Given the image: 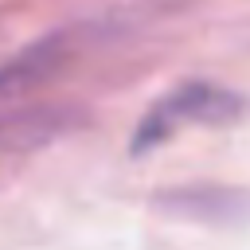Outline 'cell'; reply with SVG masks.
Masks as SVG:
<instances>
[{
	"instance_id": "7a4b0ae2",
	"label": "cell",
	"mask_w": 250,
	"mask_h": 250,
	"mask_svg": "<svg viewBox=\"0 0 250 250\" xmlns=\"http://www.w3.org/2000/svg\"><path fill=\"white\" fill-rule=\"evenodd\" d=\"M66 55H70V47H66L62 35L39 39V43H31L27 51H20L12 62L0 66V102L20 98V94L35 90L39 82H47V78L66 62Z\"/></svg>"
},
{
	"instance_id": "3957f363",
	"label": "cell",
	"mask_w": 250,
	"mask_h": 250,
	"mask_svg": "<svg viewBox=\"0 0 250 250\" xmlns=\"http://www.w3.org/2000/svg\"><path fill=\"white\" fill-rule=\"evenodd\" d=\"M51 121V113H20V117H0V152L8 148H23L27 141H35Z\"/></svg>"
},
{
	"instance_id": "6da1fadb",
	"label": "cell",
	"mask_w": 250,
	"mask_h": 250,
	"mask_svg": "<svg viewBox=\"0 0 250 250\" xmlns=\"http://www.w3.org/2000/svg\"><path fill=\"white\" fill-rule=\"evenodd\" d=\"M238 113H242V98L234 90L211 86V82H184L141 117L137 137H133V152H145V148L168 141L184 125H227Z\"/></svg>"
}]
</instances>
